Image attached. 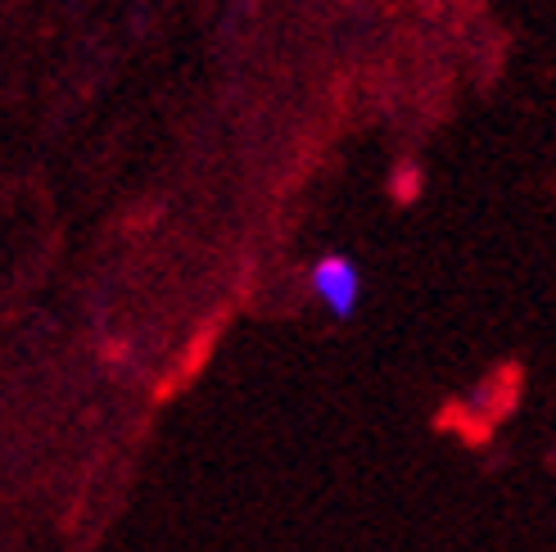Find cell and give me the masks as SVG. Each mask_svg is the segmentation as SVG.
Segmentation results:
<instances>
[{
  "label": "cell",
  "mask_w": 556,
  "mask_h": 552,
  "mask_svg": "<svg viewBox=\"0 0 556 552\" xmlns=\"http://www.w3.org/2000/svg\"><path fill=\"white\" fill-rule=\"evenodd\" d=\"M313 290L321 294V303L336 317H349L357 303V290H363V276H357V267L349 259H321L313 272Z\"/></svg>",
  "instance_id": "cell-1"
}]
</instances>
